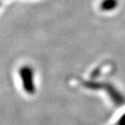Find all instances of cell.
Returning a JSON list of instances; mask_svg holds the SVG:
<instances>
[{"instance_id": "obj_2", "label": "cell", "mask_w": 125, "mask_h": 125, "mask_svg": "<svg viewBox=\"0 0 125 125\" xmlns=\"http://www.w3.org/2000/svg\"><path fill=\"white\" fill-rule=\"evenodd\" d=\"M118 1L117 0H104L101 4V9L103 10H111L116 7Z\"/></svg>"}, {"instance_id": "obj_3", "label": "cell", "mask_w": 125, "mask_h": 125, "mask_svg": "<svg viewBox=\"0 0 125 125\" xmlns=\"http://www.w3.org/2000/svg\"><path fill=\"white\" fill-rule=\"evenodd\" d=\"M115 125H125V114L117 120Z\"/></svg>"}, {"instance_id": "obj_1", "label": "cell", "mask_w": 125, "mask_h": 125, "mask_svg": "<svg viewBox=\"0 0 125 125\" xmlns=\"http://www.w3.org/2000/svg\"><path fill=\"white\" fill-rule=\"evenodd\" d=\"M19 76L22 79L23 88L27 94L32 95L36 92V86L34 83V72L30 66H23L19 70Z\"/></svg>"}]
</instances>
